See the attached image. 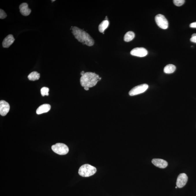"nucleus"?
Listing matches in <instances>:
<instances>
[{"instance_id":"obj_1","label":"nucleus","mask_w":196,"mask_h":196,"mask_svg":"<svg viewBox=\"0 0 196 196\" xmlns=\"http://www.w3.org/2000/svg\"><path fill=\"white\" fill-rule=\"evenodd\" d=\"M72 33L79 42L88 46H93L94 41L91 36L87 32L77 27L72 28Z\"/></svg>"},{"instance_id":"obj_2","label":"nucleus","mask_w":196,"mask_h":196,"mask_svg":"<svg viewBox=\"0 0 196 196\" xmlns=\"http://www.w3.org/2000/svg\"><path fill=\"white\" fill-rule=\"evenodd\" d=\"M101 79L99 76L96 73L91 72H87L81 76L80 82L82 87L92 88L95 86L98 80Z\"/></svg>"},{"instance_id":"obj_3","label":"nucleus","mask_w":196,"mask_h":196,"mask_svg":"<svg viewBox=\"0 0 196 196\" xmlns=\"http://www.w3.org/2000/svg\"><path fill=\"white\" fill-rule=\"evenodd\" d=\"M96 169L91 165L84 164L80 167L79 174L83 177H89L94 175L96 172Z\"/></svg>"},{"instance_id":"obj_4","label":"nucleus","mask_w":196,"mask_h":196,"mask_svg":"<svg viewBox=\"0 0 196 196\" xmlns=\"http://www.w3.org/2000/svg\"><path fill=\"white\" fill-rule=\"evenodd\" d=\"M53 152L60 155L67 154L69 152V148L67 145L63 143H57L52 146Z\"/></svg>"},{"instance_id":"obj_5","label":"nucleus","mask_w":196,"mask_h":196,"mask_svg":"<svg viewBox=\"0 0 196 196\" xmlns=\"http://www.w3.org/2000/svg\"><path fill=\"white\" fill-rule=\"evenodd\" d=\"M148 88V85L146 84L137 86L132 88L129 92V95L130 96H134L142 94L146 91Z\"/></svg>"},{"instance_id":"obj_6","label":"nucleus","mask_w":196,"mask_h":196,"mask_svg":"<svg viewBox=\"0 0 196 196\" xmlns=\"http://www.w3.org/2000/svg\"><path fill=\"white\" fill-rule=\"evenodd\" d=\"M155 19L156 24L161 29H165L168 27V22L164 15L158 14L155 17Z\"/></svg>"},{"instance_id":"obj_7","label":"nucleus","mask_w":196,"mask_h":196,"mask_svg":"<svg viewBox=\"0 0 196 196\" xmlns=\"http://www.w3.org/2000/svg\"><path fill=\"white\" fill-rule=\"evenodd\" d=\"M130 54L132 56L139 57H143L148 54L147 50L143 47L135 48L131 51Z\"/></svg>"},{"instance_id":"obj_8","label":"nucleus","mask_w":196,"mask_h":196,"mask_svg":"<svg viewBox=\"0 0 196 196\" xmlns=\"http://www.w3.org/2000/svg\"><path fill=\"white\" fill-rule=\"evenodd\" d=\"M188 180V177L185 173L180 174L178 177L176 185L178 188H181L186 184Z\"/></svg>"},{"instance_id":"obj_9","label":"nucleus","mask_w":196,"mask_h":196,"mask_svg":"<svg viewBox=\"0 0 196 196\" xmlns=\"http://www.w3.org/2000/svg\"><path fill=\"white\" fill-rule=\"evenodd\" d=\"M10 106L9 104L4 100L0 101V114L2 116H5L9 112Z\"/></svg>"},{"instance_id":"obj_10","label":"nucleus","mask_w":196,"mask_h":196,"mask_svg":"<svg viewBox=\"0 0 196 196\" xmlns=\"http://www.w3.org/2000/svg\"><path fill=\"white\" fill-rule=\"evenodd\" d=\"M152 163L156 167L161 169H164L168 165L167 162L163 159L154 158L152 161Z\"/></svg>"},{"instance_id":"obj_11","label":"nucleus","mask_w":196,"mask_h":196,"mask_svg":"<svg viewBox=\"0 0 196 196\" xmlns=\"http://www.w3.org/2000/svg\"><path fill=\"white\" fill-rule=\"evenodd\" d=\"M19 8L21 14L25 16H27L30 14L31 10L29 8L28 5L26 3H23L20 5Z\"/></svg>"},{"instance_id":"obj_12","label":"nucleus","mask_w":196,"mask_h":196,"mask_svg":"<svg viewBox=\"0 0 196 196\" xmlns=\"http://www.w3.org/2000/svg\"><path fill=\"white\" fill-rule=\"evenodd\" d=\"M15 40L13 35L11 34L8 35L4 39L2 42V46L5 48L9 47L14 43Z\"/></svg>"},{"instance_id":"obj_13","label":"nucleus","mask_w":196,"mask_h":196,"mask_svg":"<svg viewBox=\"0 0 196 196\" xmlns=\"http://www.w3.org/2000/svg\"><path fill=\"white\" fill-rule=\"evenodd\" d=\"M51 108V105L48 104H43L40 106L37 109L36 111V113L38 115H40V114L47 112L50 111Z\"/></svg>"},{"instance_id":"obj_14","label":"nucleus","mask_w":196,"mask_h":196,"mask_svg":"<svg viewBox=\"0 0 196 196\" xmlns=\"http://www.w3.org/2000/svg\"><path fill=\"white\" fill-rule=\"evenodd\" d=\"M109 25V22L108 20H105L103 21L98 26V30L101 33H103L106 29L108 28Z\"/></svg>"},{"instance_id":"obj_15","label":"nucleus","mask_w":196,"mask_h":196,"mask_svg":"<svg viewBox=\"0 0 196 196\" xmlns=\"http://www.w3.org/2000/svg\"><path fill=\"white\" fill-rule=\"evenodd\" d=\"M176 70V66L173 64H168L164 68V72L166 74H170L174 72Z\"/></svg>"},{"instance_id":"obj_16","label":"nucleus","mask_w":196,"mask_h":196,"mask_svg":"<svg viewBox=\"0 0 196 196\" xmlns=\"http://www.w3.org/2000/svg\"><path fill=\"white\" fill-rule=\"evenodd\" d=\"M40 77V74L36 71H33L29 74L28 78L31 81H35L39 80Z\"/></svg>"},{"instance_id":"obj_17","label":"nucleus","mask_w":196,"mask_h":196,"mask_svg":"<svg viewBox=\"0 0 196 196\" xmlns=\"http://www.w3.org/2000/svg\"><path fill=\"white\" fill-rule=\"evenodd\" d=\"M135 37V34L132 31H129L125 34L124 36V40L126 42H129L133 40Z\"/></svg>"},{"instance_id":"obj_18","label":"nucleus","mask_w":196,"mask_h":196,"mask_svg":"<svg viewBox=\"0 0 196 196\" xmlns=\"http://www.w3.org/2000/svg\"><path fill=\"white\" fill-rule=\"evenodd\" d=\"M49 91V89L47 87H43L41 89V94L43 96H48V92Z\"/></svg>"},{"instance_id":"obj_19","label":"nucleus","mask_w":196,"mask_h":196,"mask_svg":"<svg viewBox=\"0 0 196 196\" xmlns=\"http://www.w3.org/2000/svg\"><path fill=\"white\" fill-rule=\"evenodd\" d=\"M173 2L174 5L177 6H180L183 5L185 2L184 0H174Z\"/></svg>"},{"instance_id":"obj_20","label":"nucleus","mask_w":196,"mask_h":196,"mask_svg":"<svg viewBox=\"0 0 196 196\" xmlns=\"http://www.w3.org/2000/svg\"><path fill=\"white\" fill-rule=\"evenodd\" d=\"M7 16L6 13L3 10L1 9L0 10V18L1 19H4Z\"/></svg>"},{"instance_id":"obj_21","label":"nucleus","mask_w":196,"mask_h":196,"mask_svg":"<svg viewBox=\"0 0 196 196\" xmlns=\"http://www.w3.org/2000/svg\"><path fill=\"white\" fill-rule=\"evenodd\" d=\"M190 27L191 28H196V22L190 24Z\"/></svg>"},{"instance_id":"obj_22","label":"nucleus","mask_w":196,"mask_h":196,"mask_svg":"<svg viewBox=\"0 0 196 196\" xmlns=\"http://www.w3.org/2000/svg\"><path fill=\"white\" fill-rule=\"evenodd\" d=\"M190 41H191V42L196 43V36L191 38L190 39Z\"/></svg>"},{"instance_id":"obj_23","label":"nucleus","mask_w":196,"mask_h":196,"mask_svg":"<svg viewBox=\"0 0 196 196\" xmlns=\"http://www.w3.org/2000/svg\"><path fill=\"white\" fill-rule=\"evenodd\" d=\"M84 89L86 91H88V90H89V88H87V87H85Z\"/></svg>"},{"instance_id":"obj_24","label":"nucleus","mask_w":196,"mask_h":196,"mask_svg":"<svg viewBox=\"0 0 196 196\" xmlns=\"http://www.w3.org/2000/svg\"><path fill=\"white\" fill-rule=\"evenodd\" d=\"M195 36H196V33H195L193 34V35H192L191 38L194 37H195Z\"/></svg>"},{"instance_id":"obj_25","label":"nucleus","mask_w":196,"mask_h":196,"mask_svg":"<svg viewBox=\"0 0 196 196\" xmlns=\"http://www.w3.org/2000/svg\"><path fill=\"white\" fill-rule=\"evenodd\" d=\"M85 73L84 72V71H82V72H81V76H83V74H84Z\"/></svg>"},{"instance_id":"obj_26","label":"nucleus","mask_w":196,"mask_h":196,"mask_svg":"<svg viewBox=\"0 0 196 196\" xmlns=\"http://www.w3.org/2000/svg\"><path fill=\"white\" fill-rule=\"evenodd\" d=\"M52 1V2H54V1H55L54 0V1Z\"/></svg>"},{"instance_id":"obj_27","label":"nucleus","mask_w":196,"mask_h":196,"mask_svg":"<svg viewBox=\"0 0 196 196\" xmlns=\"http://www.w3.org/2000/svg\"><path fill=\"white\" fill-rule=\"evenodd\" d=\"M177 187H177V186H176V188H177Z\"/></svg>"}]
</instances>
